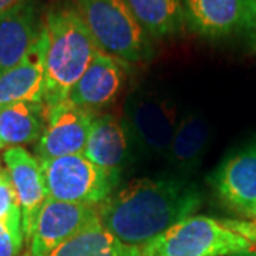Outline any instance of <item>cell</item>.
Segmentation results:
<instances>
[{
    "mask_svg": "<svg viewBox=\"0 0 256 256\" xmlns=\"http://www.w3.org/2000/svg\"><path fill=\"white\" fill-rule=\"evenodd\" d=\"M204 198L181 178H141L111 194L97 206L101 225L132 246H144L166 229L192 216Z\"/></svg>",
    "mask_w": 256,
    "mask_h": 256,
    "instance_id": "6da1fadb",
    "label": "cell"
},
{
    "mask_svg": "<svg viewBox=\"0 0 256 256\" xmlns=\"http://www.w3.org/2000/svg\"><path fill=\"white\" fill-rule=\"evenodd\" d=\"M46 33L43 102L50 108L67 101L100 48L73 3L47 12Z\"/></svg>",
    "mask_w": 256,
    "mask_h": 256,
    "instance_id": "7a4b0ae2",
    "label": "cell"
},
{
    "mask_svg": "<svg viewBox=\"0 0 256 256\" xmlns=\"http://www.w3.org/2000/svg\"><path fill=\"white\" fill-rule=\"evenodd\" d=\"M73 4L101 52L130 64L152 57L151 37L126 0H74Z\"/></svg>",
    "mask_w": 256,
    "mask_h": 256,
    "instance_id": "3957f363",
    "label": "cell"
},
{
    "mask_svg": "<svg viewBox=\"0 0 256 256\" xmlns=\"http://www.w3.org/2000/svg\"><path fill=\"white\" fill-rule=\"evenodd\" d=\"M255 246L222 220L192 215L141 246V256H232Z\"/></svg>",
    "mask_w": 256,
    "mask_h": 256,
    "instance_id": "277c9868",
    "label": "cell"
},
{
    "mask_svg": "<svg viewBox=\"0 0 256 256\" xmlns=\"http://www.w3.org/2000/svg\"><path fill=\"white\" fill-rule=\"evenodd\" d=\"M185 28L212 43L256 50V0H182Z\"/></svg>",
    "mask_w": 256,
    "mask_h": 256,
    "instance_id": "5b68a950",
    "label": "cell"
},
{
    "mask_svg": "<svg viewBox=\"0 0 256 256\" xmlns=\"http://www.w3.org/2000/svg\"><path fill=\"white\" fill-rule=\"evenodd\" d=\"M46 181L48 198L56 201L98 206L111 195L120 181L82 154L38 161Z\"/></svg>",
    "mask_w": 256,
    "mask_h": 256,
    "instance_id": "8992f818",
    "label": "cell"
},
{
    "mask_svg": "<svg viewBox=\"0 0 256 256\" xmlns=\"http://www.w3.org/2000/svg\"><path fill=\"white\" fill-rule=\"evenodd\" d=\"M178 118L174 101L154 92H131L124 106V121L131 137L152 156H168Z\"/></svg>",
    "mask_w": 256,
    "mask_h": 256,
    "instance_id": "52a82bcc",
    "label": "cell"
},
{
    "mask_svg": "<svg viewBox=\"0 0 256 256\" xmlns=\"http://www.w3.org/2000/svg\"><path fill=\"white\" fill-rule=\"evenodd\" d=\"M210 185L225 208L250 216L256 205V140L229 152L214 170Z\"/></svg>",
    "mask_w": 256,
    "mask_h": 256,
    "instance_id": "ba28073f",
    "label": "cell"
},
{
    "mask_svg": "<svg viewBox=\"0 0 256 256\" xmlns=\"http://www.w3.org/2000/svg\"><path fill=\"white\" fill-rule=\"evenodd\" d=\"M96 116L68 101L47 108L46 127L34 146L37 160L82 154Z\"/></svg>",
    "mask_w": 256,
    "mask_h": 256,
    "instance_id": "9c48e42d",
    "label": "cell"
},
{
    "mask_svg": "<svg viewBox=\"0 0 256 256\" xmlns=\"http://www.w3.org/2000/svg\"><path fill=\"white\" fill-rule=\"evenodd\" d=\"M98 220L97 206L47 198L28 240V254L30 256H47L54 248Z\"/></svg>",
    "mask_w": 256,
    "mask_h": 256,
    "instance_id": "30bf717a",
    "label": "cell"
},
{
    "mask_svg": "<svg viewBox=\"0 0 256 256\" xmlns=\"http://www.w3.org/2000/svg\"><path fill=\"white\" fill-rule=\"evenodd\" d=\"M44 22L38 0H23L0 14V74L23 62L42 36Z\"/></svg>",
    "mask_w": 256,
    "mask_h": 256,
    "instance_id": "8fae6325",
    "label": "cell"
},
{
    "mask_svg": "<svg viewBox=\"0 0 256 256\" xmlns=\"http://www.w3.org/2000/svg\"><path fill=\"white\" fill-rule=\"evenodd\" d=\"M3 160L22 208V225L28 242L37 215L48 198L44 175L38 160L23 146H9Z\"/></svg>",
    "mask_w": 256,
    "mask_h": 256,
    "instance_id": "7c38bea8",
    "label": "cell"
},
{
    "mask_svg": "<svg viewBox=\"0 0 256 256\" xmlns=\"http://www.w3.org/2000/svg\"><path fill=\"white\" fill-rule=\"evenodd\" d=\"M126 82L124 63L98 50L88 68L73 87L67 101L94 114L118 98Z\"/></svg>",
    "mask_w": 256,
    "mask_h": 256,
    "instance_id": "4fadbf2b",
    "label": "cell"
},
{
    "mask_svg": "<svg viewBox=\"0 0 256 256\" xmlns=\"http://www.w3.org/2000/svg\"><path fill=\"white\" fill-rule=\"evenodd\" d=\"M131 140L124 118L112 114L96 116L82 156L108 172L121 174L130 156Z\"/></svg>",
    "mask_w": 256,
    "mask_h": 256,
    "instance_id": "5bb4252c",
    "label": "cell"
},
{
    "mask_svg": "<svg viewBox=\"0 0 256 256\" xmlns=\"http://www.w3.org/2000/svg\"><path fill=\"white\" fill-rule=\"evenodd\" d=\"M46 48L47 33L44 22L42 36L23 62L6 73L0 74V107L20 101L43 102Z\"/></svg>",
    "mask_w": 256,
    "mask_h": 256,
    "instance_id": "9a60e30c",
    "label": "cell"
},
{
    "mask_svg": "<svg viewBox=\"0 0 256 256\" xmlns=\"http://www.w3.org/2000/svg\"><path fill=\"white\" fill-rule=\"evenodd\" d=\"M210 144V126L196 111L178 118L168 150V161L180 171H192L201 164Z\"/></svg>",
    "mask_w": 256,
    "mask_h": 256,
    "instance_id": "2e32d148",
    "label": "cell"
},
{
    "mask_svg": "<svg viewBox=\"0 0 256 256\" xmlns=\"http://www.w3.org/2000/svg\"><path fill=\"white\" fill-rule=\"evenodd\" d=\"M44 102L20 101L0 107V141L4 146L37 142L46 127Z\"/></svg>",
    "mask_w": 256,
    "mask_h": 256,
    "instance_id": "e0dca14e",
    "label": "cell"
},
{
    "mask_svg": "<svg viewBox=\"0 0 256 256\" xmlns=\"http://www.w3.org/2000/svg\"><path fill=\"white\" fill-rule=\"evenodd\" d=\"M47 256H141V248L121 242L98 220L54 248Z\"/></svg>",
    "mask_w": 256,
    "mask_h": 256,
    "instance_id": "ac0fdd59",
    "label": "cell"
},
{
    "mask_svg": "<svg viewBox=\"0 0 256 256\" xmlns=\"http://www.w3.org/2000/svg\"><path fill=\"white\" fill-rule=\"evenodd\" d=\"M151 38H170L185 28L182 0H126Z\"/></svg>",
    "mask_w": 256,
    "mask_h": 256,
    "instance_id": "d6986e66",
    "label": "cell"
},
{
    "mask_svg": "<svg viewBox=\"0 0 256 256\" xmlns=\"http://www.w3.org/2000/svg\"><path fill=\"white\" fill-rule=\"evenodd\" d=\"M0 224L18 234H23L22 208L6 170L0 172Z\"/></svg>",
    "mask_w": 256,
    "mask_h": 256,
    "instance_id": "ffe728a7",
    "label": "cell"
},
{
    "mask_svg": "<svg viewBox=\"0 0 256 256\" xmlns=\"http://www.w3.org/2000/svg\"><path fill=\"white\" fill-rule=\"evenodd\" d=\"M23 240V234H18L0 224V256H18Z\"/></svg>",
    "mask_w": 256,
    "mask_h": 256,
    "instance_id": "44dd1931",
    "label": "cell"
},
{
    "mask_svg": "<svg viewBox=\"0 0 256 256\" xmlns=\"http://www.w3.org/2000/svg\"><path fill=\"white\" fill-rule=\"evenodd\" d=\"M224 225H226L229 229L242 235L244 238L250 240L256 245V220H220Z\"/></svg>",
    "mask_w": 256,
    "mask_h": 256,
    "instance_id": "7402d4cb",
    "label": "cell"
},
{
    "mask_svg": "<svg viewBox=\"0 0 256 256\" xmlns=\"http://www.w3.org/2000/svg\"><path fill=\"white\" fill-rule=\"evenodd\" d=\"M20 2H23V0H0V14L4 13L6 10H9L10 8L16 6Z\"/></svg>",
    "mask_w": 256,
    "mask_h": 256,
    "instance_id": "603a6c76",
    "label": "cell"
},
{
    "mask_svg": "<svg viewBox=\"0 0 256 256\" xmlns=\"http://www.w3.org/2000/svg\"><path fill=\"white\" fill-rule=\"evenodd\" d=\"M232 256H256V246L252 248V249H249V250H245V252H242V254H236V255Z\"/></svg>",
    "mask_w": 256,
    "mask_h": 256,
    "instance_id": "cb8c5ba5",
    "label": "cell"
},
{
    "mask_svg": "<svg viewBox=\"0 0 256 256\" xmlns=\"http://www.w3.org/2000/svg\"><path fill=\"white\" fill-rule=\"evenodd\" d=\"M250 216H255L256 218V205H255V208H254V210H252V215Z\"/></svg>",
    "mask_w": 256,
    "mask_h": 256,
    "instance_id": "d4e9b609",
    "label": "cell"
},
{
    "mask_svg": "<svg viewBox=\"0 0 256 256\" xmlns=\"http://www.w3.org/2000/svg\"><path fill=\"white\" fill-rule=\"evenodd\" d=\"M0 148H4V146L2 144V141H0Z\"/></svg>",
    "mask_w": 256,
    "mask_h": 256,
    "instance_id": "484cf974",
    "label": "cell"
},
{
    "mask_svg": "<svg viewBox=\"0 0 256 256\" xmlns=\"http://www.w3.org/2000/svg\"><path fill=\"white\" fill-rule=\"evenodd\" d=\"M23 256H30V255H28V254H24V255H23Z\"/></svg>",
    "mask_w": 256,
    "mask_h": 256,
    "instance_id": "4316f807",
    "label": "cell"
},
{
    "mask_svg": "<svg viewBox=\"0 0 256 256\" xmlns=\"http://www.w3.org/2000/svg\"><path fill=\"white\" fill-rule=\"evenodd\" d=\"M0 172H2V165H0Z\"/></svg>",
    "mask_w": 256,
    "mask_h": 256,
    "instance_id": "83f0119b",
    "label": "cell"
}]
</instances>
